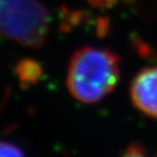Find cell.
I'll return each mask as SVG.
<instances>
[{
	"label": "cell",
	"mask_w": 157,
	"mask_h": 157,
	"mask_svg": "<svg viewBox=\"0 0 157 157\" xmlns=\"http://www.w3.org/2000/svg\"><path fill=\"white\" fill-rule=\"evenodd\" d=\"M120 78V59L107 48L86 46L72 55L67 87L82 104H95L111 93Z\"/></svg>",
	"instance_id": "6da1fadb"
},
{
	"label": "cell",
	"mask_w": 157,
	"mask_h": 157,
	"mask_svg": "<svg viewBox=\"0 0 157 157\" xmlns=\"http://www.w3.org/2000/svg\"><path fill=\"white\" fill-rule=\"evenodd\" d=\"M50 29L48 10L37 0H0V35L27 48L44 45Z\"/></svg>",
	"instance_id": "7a4b0ae2"
},
{
	"label": "cell",
	"mask_w": 157,
	"mask_h": 157,
	"mask_svg": "<svg viewBox=\"0 0 157 157\" xmlns=\"http://www.w3.org/2000/svg\"><path fill=\"white\" fill-rule=\"evenodd\" d=\"M131 101L142 113L157 119V67L143 69L130 88Z\"/></svg>",
	"instance_id": "3957f363"
},
{
	"label": "cell",
	"mask_w": 157,
	"mask_h": 157,
	"mask_svg": "<svg viewBox=\"0 0 157 157\" xmlns=\"http://www.w3.org/2000/svg\"><path fill=\"white\" fill-rule=\"evenodd\" d=\"M17 73L22 85L29 86L35 84L40 75H42V68L37 62L33 60H22L17 67Z\"/></svg>",
	"instance_id": "277c9868"
},
{
	"label": "cell",
	"mask_w": 157,
	"mask_h": 157,
	"mask_svg": "<svg viewBox=\"0 0 157 157\" xmlns=\"http://www.w3.org/2000/svg\"><path fill=\"white\" fill-rule=\"evenodd\" d=\"M0 157H25V155L17 145L0 141Z\"/></svg>",
	"instance_id": "5b68a950"
},
{
	"label": "cell",
	"mask_w": 157,
	"mask_h": 157,
	"mask_svg": "<svg viewBox=\"0 0 157 157\" xmlns=\"http://www.w3.org/2000/svg\"><path fill=\"white\" fill-rule=\"evenodd\" d=\"M122 157H147L144 150L139 144H132L122 154Z\"/></svg>",
	"instance_id": "8992f818"
},
{
	"label": "cell",
	"mask_w": 157,
	"mask_h": 157,
	"mask_svg": "<svg viewBox=\"0 0 157 157\" xmlns=\"http://www.w3.org/2000/svg\"><path fill=\"white\" fill-rule=\"evenodd\" d=\"M91 5L99 8H109L116 2V0H87Z\"/></svg>",
	"instance_id": "52a82bcc"
}]
</instances>
